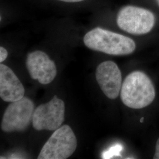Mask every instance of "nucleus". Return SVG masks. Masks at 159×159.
I'll return each mask as SVG.
<instances>
[{
    "instance_id": "obj_1",
    "label": "nucleus",
    "mask_w": 159,
    "mask_h": 159,
    "mask_svg": "<svg viewBox=\"0 0 159 159\" xmlns=\"http://www.w3.org/2000/svg\"><path fill=\"white\" fill-rule=\"evenodd\" d=\"M83 41L92 50L110 55H129L136 49V43L130 38L100 27L87 33Z\"/></svg>"
},
{
    "instance_id": "obj_2",
    "label": "nucleus",
    "mask_w": 159,
    "mask_h": 159,
    "mask_svg": "<svg viewBox=\"0 0 159 159\" xmlns=\"http://www.w3.org/2000/svg\"><path fill=\"white\" fill-rule=\"evenodd\" d=\"M156 96L153 84L142 71H136L129 74L121 85L120 97L129 108H144L153 102Z\"/></svg>"
},
{
    "instance_id": "obj_3",
    "label": "nucleus",
    "mask_w": 159,
    "mask_h": 159,
    "mask_svg": "<svg viewBox=\"0 0 159 159\" xmlns=\"http://www.w3.org/2000/svg\"><path fill=\"white\" fill-rule=\"evenodd\" d=\"M77 140L72 129L64 125L54 130L42 148L39 159H66L74 153Z\"/></svg>"
},
{
    "instance_id": "obj_4",
    "label": "nucleus",
    "mask_w": 159,
    "mask_h": 159,
    "mask_svg": "<svg viewBox=\"0 0 159 159\" xmlns=\"http://www.w3.org/2000/svg\"><path fill=\"white\" fill-rule=\"evenodd\" d=\"M117 24L120 29L133 35L149 33L153 28L155 17L146 9L127 6L120 10L117 16Z\"/></svg>"
},
{
    "instance_id": "obj_5",
    "label": "nucleus",
    "mask_w": 159,
    "mask_h": 159,
    "mask_svg": "<svg viewBox=\"0 0 159 159\" xmlns=\"http://www.w3.org/2000/svg\"><path fill=\"white\" fill-rule=\"evenodd\" d=\"M34 104L29 98L11 102L4 114L1 128L6 133L25 130L33 120Z\"/></svg>"
},
{
    "instance_id": "obj_6",
    "label": "nucleus",
    "mask_w": 159,
    "mask_h": 159,
    "mask_svg": "<svg viewBox=\"0 0 159 159\" xmlns=\"http://www.w3.org/2000/svg\"><path fill=\"white\" fill-rule=\"evenodd\" d=\"M65 104L56 95L34 110L32 123L36 130H56L64 121Z\"/></svg>"
},
{
    "instance_id": "obj_7",
    "label": "nucleus",
    "mask_w": 159,
    "mask_h": 159,
    "mask_svg": "<svg viewBox=\"0 0 159 159\" xmlns=\"http://www.w3.org/2000/svg\"><path fill=\"white\" fill-rule=\"evenodd\" d=\"M26 67L31 79L37 80L41 84H48L56 77L55 63L43 51L37 50L28 54Z\"/></svg>"
},
{
    "instance_id": "obj_8",
    "label": "nucleus",
    "mask_w": 159,
    "mask_h": 159,
    "mask_svg": "<svg viewBox=\"0 0 159 159\" xmlns=\"http://www.w3.org/2000/svg\"><path fill=\"white\" fill-rule=\"evenodd\" d=\"M96 80L102 91L110 99L119 95L121 88V73L117 65L113 61L100 63L96 68Z\"/></svg>"
},
{
    "instance_id": "obj_9",
    "label": "nucleus",
    "mask_w": 159,
    "mask_h": 159,
    "mask_svg": "<svg viewBox=\"0 0 159 159\" xmlns=\"http://www.w3.org/2000/svg\"><path fill=\"white\" fill-rule=\"evenodd\" d=\"M25 89L9 67L0 64V97L6 102H14L24 97Z\"/></svg>"
},
{
    "instance_id": "obj_10",
    "label": "nucleus",
    "mask_w": 159,
    "mask_h": 159,
    "mask_svg": "<svg viewBox=\"0 0 159 159\" xmlns=\"http://www.w3.org/2000/svg\"><path fill=\"white\" fill-rule=\"evenodd\" d=\"M122 150L123 146L121 144H115L110 148L108 150L102 153V158L104 159H111L116 156H121L120 153Z\"/></svg>"
},
{
    "instance_id": "obj_11",
    "label": "nucleus",
    "mask_w": 159,
    "mask_h": 159,
    "mask_svg": "<svg viewBox=\"0 0 159 159\" xmlns=\"http://www.w3.org/2000/svg\"><path fill=\"white\" fill-rule=\"evenodd\" d=\"M8 56V51L5 48L0 47V62L2 63Z\"/></svg>"
},
{
    "instance_id": "obj_12",
    "label": "nucleus",
    "mask_w": 159,
    "mask_h": 159,
    "mask_svg": "<svg viewBox=\"0 0 159 159\" xmlns=\"http://www.w3.org/2000/svg\"><path fill=\"white\" fill-rule=\"evenodd\" d=\"M153 158L154 159H159V138L156 142V150H155V154L154 155Z\"/></svg>"
},
{
    "instance_id": "obj_13",
    "label": "nucleus",
    "mask_w": 159,
    "mask_h": 159,
    "mask_svg": "<svg viewBox=\"0 0 159 159\" xmlns=\"http://www.w3.org/2000/svg\"><path fill=\"white\" fill-rule=\"evenodd\" d=\"M57 1H60L64 2H68V3H75V2H79L84 1V0H57Z\"/></svg>"
},
{
    "instance_id": "obj_14",
    "label": "nucleus",
    "mask_w": 159,
    "mask_h": 159,
    "mask_svg": "<svg viewBox=\"0 0 159 159\" xmlns=\"http://www.w3.org/2000/svg\"><path fill=\"white\" fill-rule=\"evenodd\" d=\"M140 123H143V122L144 121V118H143V117H142V118H141V119L140 120Z\"/></svg>"
}]
</instances>
